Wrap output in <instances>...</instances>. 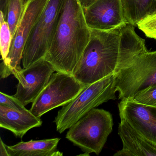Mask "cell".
<instances>
[{"mask_svg": "<svg viewBox=\"0 0 156 156\" xmlns=\"http://www.w3.org/2000/svg\"><path fill=\"white\" fill-rule=\"evenodd\" d=\"M129 101L144 105L156 107V85L140 91Z\"/></svg>", "mask_w": 156, "mask_h": 156, "instance_id": "18", "label": "cell"}, {"mask_svg": "<svg viewBox=\"0 0 156 156\" xmlns=\"http://www.w3.org/2000/svg\"><path fill=\"white\" fill-rule=\"evenodd\" d=\"M120 120L118 134L123 148L114 156H156V144L138 132L126 121Z\"/></svg>", "mask_w": 156, "mask_h": 156, "instance_id": "12", "label": "cell"}, {"mask_svg": "<svg viewBox=\"0 0 156 156\" xmlns=\"http://www.w3.org/2000/svg\"><path fill=\"white\" fill-rule=\"evenodd\" d=\"M55 71L44 59L17 72L14 76L19 81L14 96L24 106L32 103L46 86Z\"/></svg>", "mask_w": 156, "mask_h": 156, "instance_id": "9", "label": "cell"}, {"mask_svg": "<svg viewBox=\"0 0 156 156\" xmlns=\"http://www.w3.org/2000/svg\"><path fill=\"white\" fill-rule=\"evenodd\" d=\"M0 105L5 106L18 111H23L27 109L25 106L14 96H10L0 92Z\"/></svg>", "mask_w": 156, "mask_h": 156, "instance_id": "20", "label": "cell"}, {"mask_svg": "<svg viewBox=\"0 0 156 156\" xmlns=\"http://www.w3.org/2000/svg\"><path fill=\"white\" fill-rule=\"evenodd\" d=\"M155 14H156V0H154L152 2L150 11L149 16Z\"/></svg>", "mask_w": 156, "mask_h": 156, "instance_id": "23", "label": "cell"}, {"mask_svg": "<svg viewBox=\"0 0 156 156\" xmlns=\"http://www.w3.org/2000/svg\"><path fill=\"white\" fill-rule=\"evenodd\" d=\"M91 35L80 0H64L44 60L55 72L73 75Z\"/></svg>", "mask_w": 156, "mask_h": 156, "instance_id": "1", "label": "cell"}, {"mask_svg": "<svg viewBox=\"0 0 156 156\" xmlns=\"http://www.w3.org/2000/svg\"><path fill=\"white\" fill-rule=\"evenodd\" d=\"M26 4L27 0H7L4 9L2 11L9 24L12 37L23 17Z\"/></svg>", "mask_w": 156, "mask_h": 156, "instance_id": "16", "label": "cell"}, {"mask_svg": "<svg viewBox=\"0 0 156 156\" xmlns=\"http://www.w3.org/2000/svg\"><path fill=\"white\" fill-rule=\"evenodd\" d=\"M137 26L147 37L156 41V14L148 16Z\"/></svg>", "mask_w": 156, "mask_h": 156, "instance_id": "19", "label": "cell"}, {"mask_svg": "<svg viewBox=\"0 0 156 156\" xmlns=\"http://www.w3.org/2000/svg\"><path fill=\"white\" fill-rule=\"evenodd\" d=\"M49 0H27L23 17L12 37L9 53L0 66L1 78H5L21 71V62L25 44Z\"/></svg>", "mask_w": 156, "mask_h": 156, "instance_id": "8", "label": "cell"}, {"mask_svg": "<svg viewBox=\"0 0 156 156\" xmlns=\"http://www.w3.org/2000/svg\"><path fill=\"white\" fill-rule=\"evenodd\" d=\"M61 139L21 141L12 146L7 145L9 156H60L63 153L56 151Z\"/></svg>", "mask_w": 156, "mask_h": 156, "instance_id": "14", "label": "cell"}, {"mask_svg": "<svg viewBox=\"0 0 156 156\" xmlns=\"http://www.w3.org/2000/svg\"><path fill=\"white\" fill-rule=\"evenodd\" d=\"M115 74L88 85L72 101L58 111L54 121L56 130L62 133L92 109L116 99Z\"/></svg>", "mask_w": 156, "mask_h": 156, "instance_id": "3", "label": "cell"}, {"mask_svg": "<svg viewBox=\"0 0 156 156\" xmlns=\"http://www.w3.org/2000/svg\"><path fill=\"white\" fill-rule=\"evenodd\" d=\"M113 126V117L108 111L94 108L69 129L66 137L85 153L98 155Z\"/></svg>", "mask_w": 156, "mask_h": 156, "instance_id": "4", "label": "cell"}, {"mask_svg": "<svg viewBox=\"0 0 156 156\" xmlns=\"http://www.w3.org/2000/svg\"><path fill=\"white\" fill-rule=\"evenodd\" d=\"M7 1V0H0V4H1V11H3V9H4Z\"/></svg>", "mask_w": 156, "mask_h": 156, "instance_id": "24", "label": "cell"}, {"mask_svg": "<svg viewBox=\"0 0 156 156\" xmlns=\"http://www.w3.org/2000/svg\"><path fill=\"white\" fill-rule=\"evenodd\" d=\"M0 156H9L7 145L4 143L1 138H0Z\"/></svg>", "mask_w": 156, "mask_h": 156, "instance_id": "21", "label": "cell"}, {"mask_svg": "<svg viewBox=\"0 0 156 156\" xmlns=\"http://www.w3.org/2000/svg\"><path fill=\"white\" fill-rule=\"evenodd\" d=\"M86 86L72 75L55 72L33 102L30 111L34 115L41 118L51 110L70 103Z\"/></svg>", "mask_w": 156, "mask_h": 156, "instance_id": "7", "label": "cell"}, {"mask_svg": "<svg viewBox=\"0 0 156 156\" xmlns=\"http://www.w3.org/2000/svg\"><path fill=\"white\" fill-rule=\"evenodd\" d=\"M91 30L90 41L73 74L85 86L115 74L130 61L119 49V29Z\"/></svg>", "mask_w": 156, "mask_h": 156, "instance_id": "2", "label": "cell"}, {"mask_svg": "<svg viewBox=\"0 0 156 156\" xmlns=\"http://www.w3.org/2000/svg\"><path fill=\"white\" fill-rule=\"evenodd\" d=\"M0 50L2 59L4 61L9 53L12 42V35L2 11H0Z\"/></svg>", "mask_w": 156, "mask_h": 156, "instance_id": "17", "label": "cell"}, {"mask_svg": "<svg viewBox=\"0 0 156 156\" xmlns=\"http://www.w3.org/2000/svg\"><path fill=\"white\" fill-rule=\"evenodd\" d=\"M118 108L120 119L156 144V107L127 100L120 101Z\"/></svg>", "mask_w": 156, "mask_h": 156, "instance_id": "11", "label": "cell"}, {"mask_svg": "<svg viewBox=\"0 0 156 156\" xmlns=\"http://www.w3.org/2000/svg\"><path fill=\"white\" fill-rule=\"evenodd\" d=\"M125 19L132 26L137 24L149 16L154 0H121Z\"/></svg>", "mask_w": 156, "mask_h": 156, "instance_id": "15", "label": "cell"}, {"mask_svg": "<svg viewBox=\"0 0 156 156\" xmlns=\"http://www.w3.org/2000/svg\"><path fill=\"white\" fill-rule=\"evenodd\" d=\"M42 125L41 118L30 110L18 111L0 105V127L11 131L16 137L22 138L28 131Z\"/></svg>", "mask_w": 156, "mask_h": 156, "instance_id": "13", "label": "cell"}, {"mask_svg": "<svg viewBox=\"0 0 156 156\" xmlns=\"http://www.w3.org/2000/svg\"><path fill=\"white\" fill-rule=\"evenodd\" d=\"M64 0H49L33 29L23 55V67L28 68L44 60L55 32Z\"/></svg>", "mask_w": 156, "mask_h": 156, "instance_id": "6", "label": "cell"}, {"mask_svg": "<svg viewBox=\"0 0 156 156\" xmlns=\"http://www.w3.org/2000/svg\"><path fill=\"white\" fill-rule=\"evenodd\" d=\"M83 9L87 23L91 29L111 30L128 23L121 0H95Z\"/></svg>", "mask_w": 156, "mask_h": 156, "instance_id": "10", "label": "cell"}, {"mask_svg": "<svg viewBox=\"0 0 156 156\" xmlns=\"http://www.w3.org/2000/svg\"><path fill=\"white\" fill-rule=\"evenodd\" d=\"M115 85L121 101L130 100L140 91L156 85V51L138 55L115 74Z\"/></svg>", "mask_w": 156, "mask_h": 156, "instance_id": "5", "label": "cell"}, {"mask_svg": "<svg viewBox=\"0 0 156 156\" xmlns=\"http://www.w3.org/2000/svg\"><path fill=\"white\" fill-rule=\"evenodd\" d=\"M95 0H80L83 8H87L92 4Z\"/></svg>", "mask_w": 156, "mask_h": 156, "instance_id": "22", "label": "cell"}]
</instances>
